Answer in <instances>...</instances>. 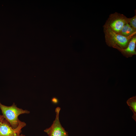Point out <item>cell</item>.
Masks as SVG:
<instances>
[{"mask_svg": "<svg viewBox=\"0 0 136 136\" xmlns=\"http://www.w3.org/2000/svg\"><path fill=\"white\" fill-rule=\"evenodd\" d=\"M103 27L106 44L118 50L126 48L132 38L136 34L135 33L128 37H125L115 33L109 27Z\"/></svg>", "mask_w": 136, "mask_h": 136, "instance_id": "cell-1", "label": "cell"}, {"mask_svg": "<svg viewBox=\"0 0 136 136\" xmlns=\"http://www.w3.org/2000/svg\"><path fill=\"white\" fill-rule=\"evenodd\" d=\"M0 108L4 119L14 129L16 128L19 125L20 121L18 118L19 116L30 113L28 110L18 108L14 103L11 106H8L3 105L0 102Z\"/></svg>", "mask_w": 136, "mask_h": 136, "instance_id": "cell-2", "label": "cell"}, {"mask_svg": "<svg viewBox=\"0 0 136 136\" xmlns=\"http://www.w3.org/2000/svg\"><path fill=\"white\" fill-rule=\"evenodd\" d=\"M128 21V18L124 15L115 12L109 15L103 27H109L118 34Z\"/></svg>", "mask_w": 136, "mask_h": 136, "instance_id": "cell-3", "label": "cell"}, {"mask_svg": "<svg viewBox=\"0 0 136 136\" xmlns=\"http://www.w3.org/2000/svg\"><path fill=\"white\" fill-rule=\"evenodd\" d=\"M60 108L55 109L56 117L51 125L44 130L48 136H69L68 132L61 125L59 120V115Z\"/></svg>", "mask_w": 136, "mask_h": 136, "instance_id": "cell-4", "label": "cell"}, {"mask_svg": "<svg viewBox=\"0 0 136 136\" xmlns=\"http://www.w3.org/2000/svg\"><path fill=\"white\" fill-rule=\"evenodd\" d=\"M26 125L25 123L20 120L18 127L14 129L4 119L0 122V136H15L20 134L21 129Z\"/></svg>", "mask_w": 136, "mask_h": 136, "instance_id": "cell-5", "label": "cell"}, {"mask_svg": "<svg viewBox=\"0 0 136 136\" xmlns=\"http://www.w3.org/2000/svg\"><path fill=\"white\" fill-rule=\"evenodd\" d=\"M136 43V35H135L132 38L126 48L120 49L118 50L126 57H131L136 54V52L135 50Z\"/></svg>", "mask_w": 136, "mask_h": 136, "instance_id": "cell-6", "label": "cell"}, {"mask_svg": "<svg viewBox=\"0 0 136 136\" xmlns=\"http://www.w3.org/2000/svg\"><path fill=\"white\" fill-rule=\"evenodd\" d=\"M135 33L136 29L132 27L128 23H127L124 25L118 34L127 37Z\"/></svg>", "mask_w": 136, "mask_h": 136, "instance_id": "cell-7", "label": "cell"}, {"mask_svg": "<svg viewBox=\"0 0 136 136\" xmlns=\"http://www.w3.org/2000/svg\"><path fill=\"white\" fill-rule=\"evenodd\" d=\"M129 108L133 113L132 116V118L136 121V96L132 97L128 99L126 102Z\"/></svg>", "mask_w": 136, "mask_h": 136, "instance_id": "cell-8", "label": "cell"}, {"mask_svg": "<svg viewBox=\"0 0 136 136\" xmlns=\"http://www.w3.org/2000/svg\"><path fill=\"white\" fill-rule=\"evenodd\" d=\"M128 23L133 28L136 29V15L128 18Z\"/></svg>", "mask_w": 136, "mask_h": 136, "instance_id": "cell-9", "label": "cell"}, {"mask_svg": "<svg viewBox=\"0 0 136 136\" xmlns=\"http://www.w3.org/2000/svg\"><path fill=\"white\" fill-rule=\"evenodd\" d=\"M4 119L3 115H0V122Z\"/></svg>", "mask_w": 136, "mask_h": 136, "instance_id": "cell-10", "label": "cell"}, {"mask_svg": "<svg viewBox=\"0 0 136 136\" xmlns=\"http://www.w3.org/2000/svg\"><path fill=\"white\" fill-rule=\"evenodd\" d=\"M15 136H25L24 135L21 134H20L17 135Z\"/></svg>", "mask_w": 136, "mask_h": 136, "instance_id": "cell-11", "label": "cell"}]
</instances>
